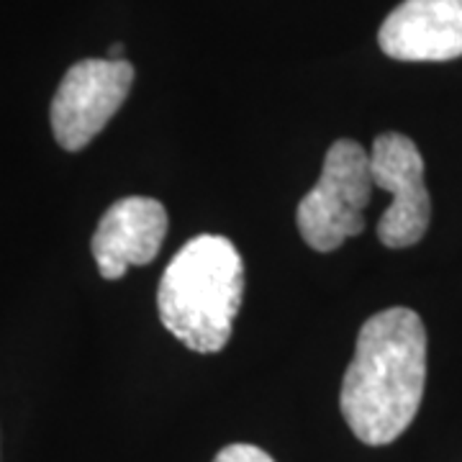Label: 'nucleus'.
Here are the masks:
<instances>
[{"instance_id":"1","label":"nucleus","mask_w":462,"mask_h":462,"mask_svg":"<svg viewBox=\"0 0 462 462\" xmlns=\"http://www.w3.org/2000/svg\"><path fill=\"white\" fill-rule=\"evenodd\" d=\"M427 385V329L421 316L393 306L365 321L346 367L339 406L365 445L396 442L411 427Z\"/></svg>"},{"instance_id":"2","label":"nucleus","mask_w":462,"mask_h":462,"mask_svg":"<svg viewBox=\"0 0 462 462\" xmlns=\"http://www.w3.org/2000/svg\"><path fill=\"white\" fill-rule=\"evenodd\" d=\"M245 296V263L231 239L200 234L170 260L157 291L167 331L193 352L229 345Z\"/></svg>"},{"instance_id":"3","label":"nucleus","mask_w":462,"mask_h":462,"mask_svg":"<svg viewBox=\"0 0 462 462\" xmlns=\"http://www.w3.org/2000/svg\"><path fill=\"white\" fill-rule=\"evenodd\" d=\"M370 154L355 139L334 142L314 188L298 203L296 221L303 242L316 252H334L365 229V208L373 196Z\"/></svg>"},{"instance_id":"4","label":"nucleus","mask_w":462,"mask_h":462,"mask_svg":"<svg viewBox=\"0 0 462 462\" xmlns=\"http://www.w3.org/2000/svg\"><path fill=\"white\" fill-rule=\"evenodd\" d=\"M134 83L126 60H83L67 69L51 100V132L67 152L85 149L124 106Z\"/></svg>"},{"instance_id":"5","label":"nucleus","mask_w":462,"mask_h":462,"mask_svg":"<svg viewBox=\"0 0 462 462\" xmlns=\"http://www.w3.org/2000/svg\"><path fill=\"white\" fill-rule=\"evenodd\" d=\"M373 185L391 193V206L378 218V239L391 249L419 245L431 221V199L424 185V160L409 136L380 134L370 154Z\"/></svg>"},{"instance_id":"6","label":"nucleus","mask_w":462,"mask_h":462,"mask_svg":"<svg viewBox=\"0 0 462 462\" xmlns=\"http://www.w3.org/2000/svg\"><path fill=\"white\" fill-rule=\"evenodd\" d=\"M380 50L401 62L462 57V0H403L383 21Z\"/></svg>"},{"instance_id":"7","label":"nucleus","mask_w":462,"mask_h":462,"mask_svg":"<svg viewBox=\"0 0 462 462\" xmlns=\"http://www.w3.org/2000/svg\"><path fill=\"white\" fill-rule=\"evenodd\" d=\"M167 226V211L160 200L142 196L116 200L103 214L90 242L100 275L118 281L132 264L152 263L162 249Z\"/></svg>"},{"instance_id":"8","label":"nucleus","mask_w":462,"mask_h":462,"mask_svg":"<svg viewBox=\"0 0 462 462\" xmlns=\"http://www.w3.org/2000/svg\"><path fill=\"white\" fill-rule=\"evenodd\" d=\"M214 462H275L264 449L254 445H229L224 447Z\"/></svg>"},{"instance_id":"9","label":"nucleus","mask_w":462,"mask_h":462,"mask_svg":"<svg viewBox=\"0 0 462 462\" xmlns=\"http://www.w3.org/2000/svg\"><path fill=\"white\" fill-rule=\"evenodd\" d=\"M108 60H124V44H114L108 51Z\"/></svg>"}]
</instances>
